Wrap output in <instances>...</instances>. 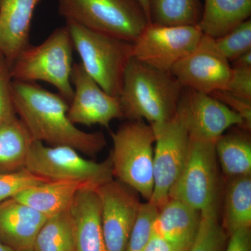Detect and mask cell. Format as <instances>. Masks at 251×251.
Masks as SVG:
<instances>
[{
    "mask_svg": "<svg viewBox=\"0 0 251 251\" xmlns=\"http://www.w3.org/2000/svg\"><path fill=\"white\" fill-rule=\"evenodd\" d=\"M66 22L133 44L150 23L138 0H57Z\"/></svg>",
    "mask_w": 251,
    "mask_h": 251,
    "instance_id": "4",
    "label": "cell"
},
{
    "mask_svg": "<svg viewBox=\"0 0 251 251\" xmlns=\"http://www.w3.org/2000/svg\"><path fill=\"white\" fill-rule=\"evenodd\" d=\"M48 218L14 198L0 202V242L12 251H34Z\"/></svg>",
    "mask_w": 251,
    "mask_h": 251,
    "instance_id": "15",
    "label": "cell"
},
{
    "mask_svg": "<svg viewBox=\"0 0 251 251\" xmlns=\"http://www.w3.org/2000/svg\"><path fill=\"white\" fill-rule=\"evenodd\" d=\"M228 235L251 226V175L229 178L225 191L223 224Z\"/></svg>",
    "mask_w": 251,
    "mask_h": 251,
    "instance_id": "22",
    "label": "cell"
},
{
    "mask_svg": "<svg viewBox=\"0 0 251 251\" xmlns=\"http://www.w3.org/2000/svg\"><path fill=\"white\" fill-rule=\"evenodd\" d=\"M140 1V4L143 6V9H145V12L148 14L149 18V4H150V0H138Z\"/></svg>",
    "mask_w": 251,
    "mask_h": 251,
    "instance_id": "36",
    "label": "cell"
},
{
    "mask_svg": "<svg viewBox=\"0 0 251 251\" xmlns=\"http://www.w3.org/2000/svg\"><path fill=\"white\" fill-rule=\"evenodd\" d=\"M231 70L230 63L218 49L214 39L203 34L196 49L171 73L185 88L211 94L226 90Z\"/></svg>",
    "mask_w": 251,
    "mask_h": 251,
    "instance_id": "13",
    "label": "cell"
},
{
    "mask_svg": "<svg viewBox=\"0 0 251 251\" xmlns=\"http://www.w3.org/2000/svg\"><path fill=\"white\" fill-rule=\"evenodd\" d=\"M100 202V223L106 251H125L139 211L133 189L112 179L96 188Z\"/></svg>",
    "mask_w": 251,
    "mask_h": 251,
    "instance_id": "12",
    "label": "cell"
},
{
    "mask_svg": "<svg viewBox=\"0 0 251 251\" xmlns=\"http://www.w3.org/2000/svg\"><path fill=\"white\" fill-rule=\"evenodd\" d=\"M34 140L17 116L0 125V173L25 168L26 160Z\"/></svg>",
    "mask_w": 251,
    "mask_h": 251,
    "instance_id": "23",
    "label": "cell"
},
{
    "mask_svg": "<svg viewBox=\"0 0 251 251\" xmlns=\"http://www.w3.org/2000/svg\"><path fill=\"white\" fill-rule=\"evenodd\" d=\"M227 237L219 223V212L201 214L199 231L189 251H224Z\"/></svg>",
    "mask_w": 251,
    "mask_h": 251,
    "instance_id": "26",
    "label": "cell"
},
{
    "mask_svg": "<svg viewBox=\"0 0 251 251\" xmlns=\"http://www.w3.org/2000/svg\"><path fill=\"white\" fill-rule=\"evenodd\" d=\"M202 14L201 0H150V23L163 25H198Z\"/></svg>",
    "mask_w": 251,
    "mask_h": 251,
    "instance_id": "24",
    "label": "cell"
},
{
    "mask_svg": "<svg viewBox=\"0 0 251 251\" xmlns=\"http://www.w3.org/2000/svg\"><path fill=\"white\" fill-rule=\"evenodd\" d=\"M9 63L0 53V125L16 116Z\"/></svg>",
    "mask_w": 251,
    "mask_h": 251,
    "instance_id": "30",
    "label": "cell"
},
{
    "mask_svg": "<svg viewBox=\"0 0 251 251\" xmlns=\"http://www.w3.org/2000/svg\"><path fill=\"white\" fill-rule=\"evenodd\" d=\"M75 251H106L100 223V202L96 188L79 191L70 209Z\"/></svg>",
    "mask_w": 251,
    "mask_h": 251,
    "instance_id": "18",
    "label": "cell"
},
{
    "mask_svg": "<svg viewBox=\"0 0 251 251\" xmlns=\"http://www.w3.org/2000/svg\"><path fill=\"white\" fill-rule=\"evenodd\" d=\"M220 101L237 112L244 122L243 129L250 131L251 128V100L237 97L225 90L216 91L211 94Z\"/></svg>",
    "mask_w": 251,
    "mask_h": 251,
    "instance_id": "31",
    "label": "cell"
},
{
    "mask_svg": "<svg viewBox=\"0 0 251 251\" xmlns=\"http://www.w3.org/2000/svg\"><path fill=\"white\" fill-rule=\"evenodd\" d=\"M49 181L34 174L26 168L9 173H0V202L15 197L28 188Z\"/></svg>",
    "mask_w": 251,
    "mask_h": 251,
    "instance_id": "29",
    "label": "cell"
},
{
    "mask_svg": "<svg viewBox=\"0 0 251 251\" xmlns=\"http://www.w3.org/2000/svg\"><path fill=\"white\" fill-rule=\"evenodd\" d=\"M25 168L50 181H83L95 187L113 179L110 156L104 161L86 159L75 149L33 141Z\"/></svg>",
    "mask_w": 251,
    "mask_h": 251,
    "instance_id": "8",
    "label": "cell"
},
{
    "mask_svg": "<svg viewBox=\"0 0 251 251\" xmlns=\"http://www.w3.org/2000/svg\"><path fill=\"white\" fill-rule=\"evenodd\" d=\"M74 44L67 25L54 29L45 41L29 45L10 66L13 80L43 81L54 86L69 103L74 96L72 74Z\"/></svg>",
    "mask_w": 251,
    "mask_h": 251,
    "instance_id": "3",
    "label": "cell"
},
{
    "mask_svg": "<svg viewBox=\"0 0 251 251\" xmlns=\"http://www.w3.org/2000/svg\"><path fill=\"white\" fill-rule=\"evenodd\" d=\"M0 251H12L9 247L5 246L2 243L0 242Z\"/></svg>",
    "mask_w": 251,
    "mask_h": 251,
    "instance_id": "37",
    "label": "cell"
},
{
    "mask_svg": "<svg viewBox=\"0 0 251 251\" xmlns=\"http://www.w3.org/2000/svg\"><path fill=\"white\" fill-rule=\"evenodd\" d=\"M216 45L229 63L251 50V21L250 18L229 31L227 34L214 39Z\"/></svg>",
    "mask_w": 251,
    "mask_h": 251,
    "instance_id": "27",
    "label": "cell"
},
{
    "mask_svg": "<svg viewBox=\"0 0 251 251\" xmlns=\"http://www.w3.org/2000/svg\"><path fill=\"white\" fill-rule=\"evenodd\" d=\"M143 251H174L171 244L158 234H151Z\"/></svg>",
    "mask_w": 251,
    "mask_h": 251,
    "instance_id": "34",
    "label": "cell"
},
{
    "mask_svg": "<svg viewBox=\"0 0 251 251\" xmlns=\"http://www.w3.org/2000/svg\"><path fill=\"white\" fill-rule=\"evenodd\" d=\"M87 188H97L83 181H49L28 188L13 198L50 218L69 210L77 193Z\"/></svg>",
    "mask_w": 251,
    "mask_h": 251,
    "instance_id": "19",
    "label": "cell"
},
{
    "mask_svg": "<svg viewBox=\"0 0 251 251\" xmlns=\"http://www.w3.org/2000/svg\"><path fill=\"white\" fill-rule=\"evenodd\" d=\"M225 91L251 100V68L232 67L228 83Z\"/></svg>",
    "mask_w": 251,
    "mask_h": 251,
    "instance_id": "32",
    "label": "cell"
},
{
    "mask_svg": "<svg viewBox=\"0 0 251 251\" xmlns=\"http://www.w3.org/2000/svg\"><path fill=\"white\" fill-rule=\"evenodd\" d=\"M81 64L105 92L119 97L126 69L132 58L133 44L66 22Z\"/></svg>",
    "mask_w": 251,
    "mask_h": 251,
    "instance_id": "6",
    "label": "cell"
},
{
    "mask_svg": "<svg viewBox=\"0 0 251 251\" xmlns=\"http://www.w3.org/2000/svg\"><path fill=\"white\" fill-rule=\"evenodd\" d=\"M158 209L152 202L141 203L125 251H143L152 234Z\"/></svg>",
    "mask_w": 251,
    "mask_h": 251,
    "instance_id": "28",
    "label": "cell"
},
{
    "mask_svg": "<svg viewBox=\"0 0 251 251\" xmlns=\"http://www.w3.org/2000/svg\"><path fill=\"white\" fill-rule=\"evenodd\" d=\"M113 176L147 201L153 191V145L151 126L143 120L129 121L112 133Z\"/></svg>",
    "mask_w": 251,
    "mask_h": 251,
    "instance_id": "5",
    "label": "cell"
},
{
    "mask_svg": "<svg viewBox=\"0 0 251 251\" xmlns=\"http://www.w3.org/2000/svg\"><path fill=\"white\" fill-rule=\"evenodd\" d=\"M215 149L218 161L226 176L251 175V141L248 130L241 128L224 133L216 140Z\"/></svg>",
    "mask_w": 251,
    "mask_h": 251,
    "instance_id": "21",
    "label": "cell"
},
{
    "mask_svg": "<svg viewBox=\"0 0 251 251\" xmlns=\"http://www.w3.org/2000/svg\"><path fill=\"white\" fill-rule=\"evenodd\" d=\"M251 14V0H204L199 25L204 35L221 37L247 21Z\"/></svg>",
    "mask_w": 251,
    "mask_h": 251,
    "instance_id": "20",
    "label": "cell"
},
{
    "mask_svg": "<svg viewBox=\"0 0 251 251\" xmlns=\"http://www.w3.org/2000/svg\"><path fill=\"white\" fill-rule=\"evenodd\" d=\"M41 0H0V53L12 64L28 47L31 22Z\"/></svg>",
    "mask_w": 251,
    "mask_h": 251,
    "instance_id": "16",
    "label": "cell"
},
{
    "mask_svg": "<svg viewBox=\"0 0 251 251\" xmlns=\"http://www.w3.org/2000/svg\"><path fill=\"white\" fill-rule=\"evenodd\" d=\"M219 175L215 141L189 136L187 157L169 199L185 203L201 214L219 212Z\"/></svg>",
    "mask_w": 251,
    "mask_h": 251,
    "instance_id": "7",
    "label": "cell"
},
{
    "mask_svg": "<svg viewBox=\"0 0 251 251\" xmlns=\"http://www.w3.org/2000/svg\"><path fill=\"white\" fill-rule=\"evenodd\" d=\"M12 95L16 114L34 141L71 147L91 156L98 154L106 145L101 132L84 131L71 121L69 101L60 94L35 82L13 80Z\"/></svg>",
    "mask_w": 251,
    "mask_h": 251,
    "instance_id": "1",
    "label": "cell"
},
{
    "mask_svg": "<svg viewBox=\"0 0 251 251\" xmlns=\"http://www.w3.org/2000/svg\"><path fill=\"white\" fill-rule=\"evenodd\" d=\"M184 87L171 72H163L132 57L126 69L119 96L124 118L166 121L176 114Z\"/></svg>",
    "mask_w": 251,
    "mask_h": 251,
    "instance_id": "2",
    "label": "cell"
},
{
    "mask_svg": "<svg viewBox=\"0 0 251 251\" xmlns=\"http://www.w3.org/2000/svg\"><path fill=\"white\" fill-rule=\"evenodd\" d=\"M234 68H251V50L248 51L230 63Z\"/></svg>",
    "mask_w": 251,
    "mask_h": 251,
    "instance_id": "35",
    "label": "cell"
},
{
    "mask_svg": "<svg viewBox=\"0 0 251 251\" xmlns=\"http://www.w3.org/2000/svg\"><path fill=\"white\" fill-rule=\"evenodd\" d=\"M175 115L189 136L211 141L231 127L244 126L242 117L215 97L185 87Z\"/></svg>",
    "mask_w": 251,
    "mask_h": 251,
    "instance_id": "11",
    "label": "cell"
},
{
    "mask_svg": "<svg viewBox=\"0 0 251 251\" xmlns=\"http://www.w3.org/2000/svg\"><path fill=\"white\" fill-rule=\"evenodd\" d=\"M34 251H75L70 211L48 218L36 238Z\"/></svg>",
    "mask_w": 251,
    "mask_h": 251,
    "instance_id": "25",
    "label": "cell"
},
{
    "mask_svg": "<svg viewBox=\"0 0 251 251\" xmlns=\"http://www.w3.org/2000/svg\"><path fill=\"white\" fill-rule=\"evenodd\" d=\"M71 80L74 96L68 117L74 125H99L108 128L112 120L124 118L118 97L105 92L80 62L74 64Z\"/></svg>",
    "mask_w": 251,
    "mask_h": 251,
    "instance_id": "14",
    "label": "cell"
},
{
    "mask_svg": "<svg viewBox=\"0 0 251 251\" xmlns=\"http://www.w3.org/2000/svg\"><path fill=\"white\" fill-rule=\"evenodd\" d=\"M203 33L199 25H163L150 23L133 44L132 57L171 72L196 49Z\"/></svg>",
    "mask_w": 251,
    "mask_h": 251,
    "instance_id": "9",
    "label": "cell"
},
{
    "mask_svg": "<svg viewBox=\"0 0 251 251\" xmlns=\"http://www.w3.org/2000/svg\"><path fill=\"white\" fill-rule=\"evenodd\" d=\"M155 137L153 191L150 202L159 209L179 177L187 157L189 135L176 115L166 121L150 124Z\"/></svg>",
    "mask_w": 251,
    "mask_h": 251,
    "instance_id": "10",
    "label": "cell"
},
{
    "mask_svg": "<svg viewBox=\"0 0 251 251\" xmlns=\"http://www.w3.org/2000/svg\"><path fill=\"white\" fill-rule=\"evenodd\" d=\"M201 222L200 211L184 202L169 199L158 209L152 231L169 243L174 251H189Z\"/></svg>",
    "mask_w": 251,
    "mask_h": 251,
    "instance_id": "17",
    "label": "cell"
},
{
    "mask_svg": "<svg viewBox=\"0 0 251 251\" xmlns=\"http://www.w3.org/2000/svg\"><path fill=\"white\" fill-rule=\"evenodd\" d=\"M227 242L224 251H251V227L235 231Z\"/></svg>",
    "mask_w": 251,
    "mask_h": 251,
    "instance_id": "33",
    "label": "cell"
}]
</instances>
